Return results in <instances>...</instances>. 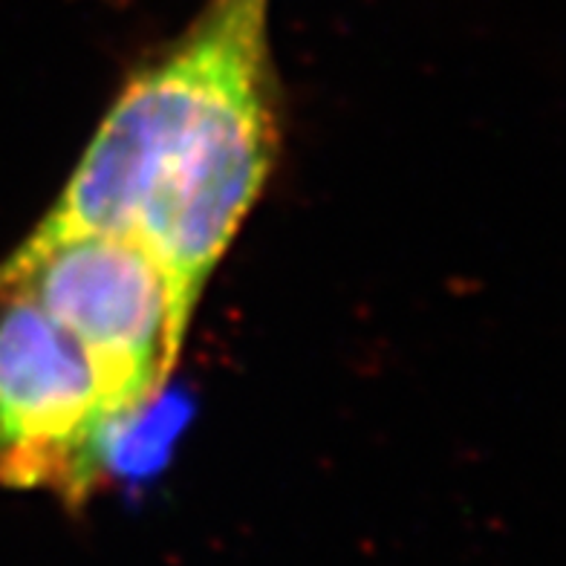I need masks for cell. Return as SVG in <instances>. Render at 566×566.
I'll return each mask as SVG.
<instances>
[{"instance_id": "6da1fadb", "label": "cell", "mask_w": 566, "mask_h": 566, "mask_svg": "<svg viewBox=\"0 0 566 566\" xmlns=\"http://www.w3.org/2000/svg\"><path fill=\"white\" fill-rule=\"evenodd\" d=\"M275 154L266 0H214L125 84L46 217L139 240L200 298Z\"/></svg>"}, {"instance_id": "7a4b0ae2", "label": "cell", "mask_w": 566, "mask_h": 566, "mask_svg": "<svg viewBox=\"0 0 566 566\" xmlns=\"http://www.w3.org/2000/svg\"><path fill=\"white\" fill-rule=\"evenodd\" d=\"M0 298L32 304L87 353L119 422L168 385L197 306L139 240L53 217L0 263Z\"/></svg>"}, {"instance_id": "3957f363", "label": "cell", "mask_w": 566, "mask_h": 566, "mask_svg": "<svg viewBox=\"0 0 566 566\" xmlns=\"http://www.w3.org/2000/svg\"><path fill=\"white\" fill-rule=\"evenodd\" d=\"M119 424L87 353L32 304L0 298V483L82 506Z\"/></svg>"}]
</instances>
